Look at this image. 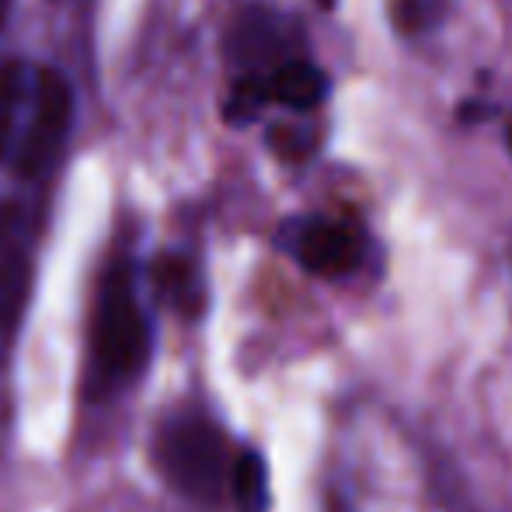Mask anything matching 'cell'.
Listing matches in <instances>:
<instances>
[{"instance_id":"7","label":"cell","mask_w":512,"mask_h":512,"mask_svg":"<svg viewBox=\"0 0 512 512\" xmlns=\"http://www.w3.org/2000/svg\"><path fill=\"white\" fill-rule=\"evenodd\" d=\"M154 290L168 307H175L182 317H199L206 307V290L196 265L182 255H161L154 262Z\"/></svg>"},{"instance_id":"12","label":"cell","mask_w":512,"mask_h":512,"mask_svg":"<svg viewBox=\"0 0 512 512\" xmlns=\"http://www.w3.org/2000/svg\"><path fill=\"white\" fill-rule=\"evenodd\" d=\"M446 0H394L391 14H394V25L401 28L405 35H418L425 28H432L443 14Z\"/></svg>"},{"instance_id":"10","label":"cell","mask_w":512,"mask_h":512,"mask_svg":"<svg viewBox=\"0 0 512 512\" xmlns=\"http://www.w3.org/2000/svg\"><path fill=\"white\" fill-rule=\"evenodd\" d=\"M28 84H32V77H28L25 63H0V157H4L7 143H11L14 119H18Z\"/></svg>"},{"instance_id":"14","label":"cell","mask_w":512,"mask_h":512,"mask_svg":"<svg viewBox=\"0 0 512 512\" xmlns=\"http://www.w3.org/2000/svg\"><path fill=\"white\" fill-rule=\"evenodd\" d=\"M509 150H512V126H509Z\"/></svg>"},{"instance_id":"9","label":"cell","mask_w":512,"mask_h":512,"mask_svg":"<svg viewBox=\"0 0 512 512\" xmlns=\"http://www.w3.org/2000/svg\"><path fill=\"white\" fill-rule=\"evenodd\" d=\"M227 488L234 495V506L241 512H269L272 492H269V464L255 446H244L230 460Z\"/></svg>"},{"instance_id":"11","label":"cell","mask_w":512,"mask_h":512,"mask_svg":"<svg viewBox=\"0 0 512 512\" xmlns=\"http://www.w3.org/2000/svg\"><path fill=\"white\" fill-rule=\"evenodd\" d=\"M432 495L443 512H485L457 467H450V460H432Z\"/></svg>"},{"instance_id":"5","label":"cell","mask_w":512,"mask_h":512,"mask_svg":"<svg viewBox=\"0 0 512 512\" xmlns=\"http://www.w3.org/2000/svg\"><path fill=\"white\" fill-rule=\"evenodd\" d=\"M32 290V230L21 206L0 203V349L11 345Z\"/></svg>"},{"instance_id":"4","label":"cell","mask_w":512,"mask_h":512,"mask_svg":"<svg viewBox=\"0 0 512 512\" xmlns=\"http://www.w3.org/2000/svg\"><path fill=\"white\" fill-rule=\"evenodd\" d=\"M286 248L300 262V269L321 279L352 276L363 262V234L352 223L328 220V216H307L290 223Z\"/></svg>"},{"instance_id":"2","label":"cell","mask_w":512,"mask_h":512,"mask_svg":"<svg viewBox=\"0 0 512 512\" xmlns=\"http://www.w3.org/2000/svg\"><path fill=\"white\" fill-rule=\"evenodd\" d=\"M154 460L164 481L196 506H220L230 478V446L223 429L203 411L171 415L157 429Z\"/></svg>"},{"instance_id":"13","label":"cell","mask_w":512,"mask_h":512,"mask_svg":"<svg viewBox=\"0 0 512 512\" xmlns=\"http://www.w3.org/2000/svg\"><path fill=\"white\" fill-rule=\"evenodd\" d=\"M7 11H11V0H0V25L7 21Z\"/></svg>"},{"instance_id":"1","label":"cell","mask_w":512,"mask_h":512,"mask_svg":"<svg viewBox=\"0 0 512 512\" xmlns=\"http://www.w3.org/2000/svg\"><path fill=\"white\" fill-rule=\"evenodd\" d=\"M150 321L136 297V279L126 262H112L98 279L91 307V394L122 391L150 363Z\"/></svg>"},{"instance_id":"8","label":"cell","mask_w":512,"mask_h":512,"mask_svg":"<svg viewBox=\"0 0 512 512\" xmlns=\"http://www.w3.org/2000/svg\"><path fill=\"white\" fill-rule=\"evenodd\" d=\"M286 42H290V32L283 28V21L276 14L265 11H251L248 18L237 25L234 32V49L251 70H265V63H283L286 60Z\"/></svg>"},{"instance_id":"6","label":"cell","mask_w":512,"mask_h":512,"mask_svg":"<svg viewBox=\"0 0 512 512\" xmlns=\"http://www.w3.org/2000/svg\"><path fill=\"white\" fill-rule=\"evenodd\" d=\"M258 74H262L269 105H283L290 112H310L328 95L324 74L307 60H283L272 70H258Z\"/></svg>"},{"instance_id":"3","label":"cell","mask_w":512,"mask_h":512,"mask_svg":"<svg viewBox=\"0 0 512 512\" xmlns=\"http://www.w3.org/2000/svg\"><path fill=\"white\" fill-rule=\"evenodd\" d=\"M74 122V91L60 70L42 67L32 81V122L21 136L14 168L25 178H39L53 168Z\"/></svg>"}]
</instances>
